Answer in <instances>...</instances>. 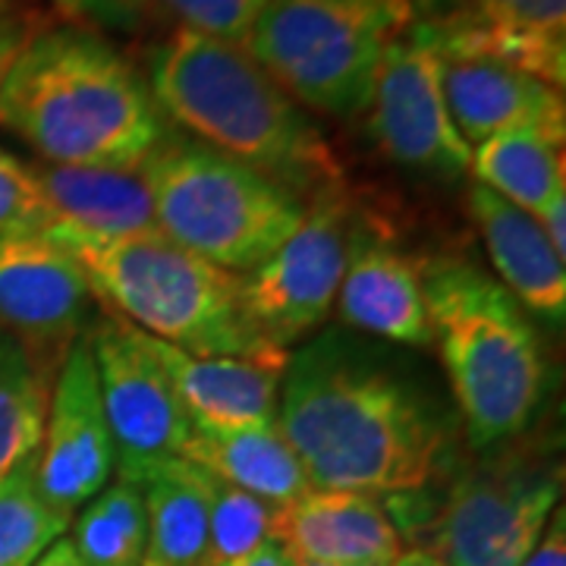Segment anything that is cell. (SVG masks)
I'll return each mask as SVG.
<instances>
[{"label": "cell", "instance_id": "obj_15", "mask_svg": "<svg viewBox=\"0 0 566 566\" xmlns=\"http://www.w3.org/2000/svg\"><path fill=\"white\" fill-rule=\"evenodd\" d=\"M271 538L315 566H390L403 554L400 528L375 494L308 488L274 506Z\"/></svg>", "mask_w": 566, "mask_h": 566}, {"label": "cell", "instance_id": "obj_4", "mask_svg": "<svg viewBox=\"0 0 566 566\" xmlns=\"http://www.w3.org/2000/svg\"><path fill=\"white\" fill-rule=\"evenodd\" d=\"M92 283L98 303L136 331L196 356H268L274 346L252 322L243 274H230L164 233L98 237L66 223L44 230Z\"/></svg>", "mask_w": 566, "mask_h": 566}, {"label": "cell", "instance_id": "obj_9", "mask_svg": "<svg viewBox=\"0 0 566 566\" xmlns=\"http://www.w3.org/2000/svg\"><path fill=\"white\" fill-rule=\"evenodd\" d=\"M353 208L344 186L322 189L305 202L296 233L252 274H243V296L264 337L290 349L331 315L353 249Z\"/></svg>", "mask_w": 566, "mask_h": 566}, {"label": "cell", "instance_id": "obj_22", "mask_svg": "<svg viewBox=\"0 0 566 566\" xmlns=\"http://www.w3.org/2000/svg\"><path fill=\"white\" fill-rule=\"evenodd\" d=\"M136 482L145 501L142 566H211L208 504L196 465L174 457Z\"/></svg>", "mask_w": 566, "mask_h": 566}, {"label": "cell", "instance_id": "obj_3", "mask_svg": "<svg viewBox=\"0 0 566 566\" xmlns=\"http://www.w3.org/2000/svg\"><path fill=\"white\" fill-rule=\"evenodd\" d=\"M151 95L164 120L196 142L312 199L340 186V164L305 107L243 48L177 29L151 54Z\"/></svg>", "mask_w": 566, "mask_h": 566}, {"label": "cell", "instance_id": "obj_37", "mask_svg": "<svg viewBox=\"0 0 566 566\" xmlns=\"http://www.w3.org/2000/svg\"><path fill=\"white\" fill-rule=\"evenodd\" d=\"M390 566H447V564H441L434 554H428V551H422V547H412V551H403V554H400V557H397Z\"/></svg>", "mask_w": 566, "mask_h": 566}, {"label": "cell", "instance_id": "obj_32", "mask_svg": "<svg viewBox=\"0 0 566 566\" xmlns=\"http://www.w3.org/2000/svg\"><path fill=\"white\" fill-rule=\"evenodd\" d=\"M520 566H566V516L560 506L554 510L538 545L528 551V557Z\"/></svg>", "mask_w": 566, "mask_h": 566}, {"label": "cell", "instance_id": "obj_35", "mask_svg": "<svg viewBox=\"0 0 566 566\" xmlns=\"http://www.w3.org/2000/svg\"><path fill=\"white\" fill-rule=\"evenodd\" d=\"M35 566H82V560L80 554L73 551V545H70V538L63 535L61 542H54V545L41 554Z\"/></svg>", "mask_w": 566, "mask_h": 566}, {"label": "cell", "instance_id": "obj_26", "mask_svg": "<svg viewBox=\"0 0 566 566\" xmlns=\"http://www.w3.org/2000/svg\"><path fill=\"white\" fill-rule=\"evenodd\" d=\"M70 523L41 491L35 450L0 482V566H35L70 532Z\"/></svg>", "mask_w": 566, "mask_h": 566}, {"label": "cell", "instance_id": "obj_11", "mask_svg": "<svg viewBox=\"0 0 566 566\" xmlns=\"http://www.w3.org/2000/svg\"><path fill=\"white\" fill-rule=\"evenodd\" d=\"M441 76L444 54L428 25L416 22L387 48L365 117L371 139L390 161L457 177L469 174L472 148L450 120Z\"/></svg>", "mask_w": 566, "mask_h": 566}, {"label": "cell", "instance_id": "obj_38", "mask_svg": "<svg viewBox=\"0 0 566 566\" xmlns=\"http://www.w3.org/2000/svg\"><path fill=\"white\" fill-rule=\"evenodd\" d=\"M296 566H315V564H300V560H296Z\"/></svg>", "mask_w": 566, "mask_h": 566}, {"label": "cell", "instance_id": "obj_36", "mask_svg": "<svg viewBox=\"0 0 566 566\" xmlns=\"http://www.w3.org/2000/svg\"><path fill=\"white\" fill-rule=\"evenodd\" d=\"M465 0H412V7H416V13L422 10L428 20H441L447 13H453L457 7H463Z\"/></svg>", "mask_w": 566, "mask_h": 566}, {"label": "cell", "instance_id": "obj_33", "mask_svg": "<svg viewBox=\"0 0 566 566\" xmlns=\"http://www.w3.org/2000/svg\"><path fill=\"white\" fill-rule=\"evenodd\" d=\"M221 566H296V560L290 557V551L274 542V538H264L262 545H255L252 551H245L243 557H233Z\"/></svg>", "mask_w": 566, "mask_h": 566}, {"label": "cell", "instance_id": "obj_10", "mask_svg": "<svg viewBox=\"0 0 566 566\" xmlns=\"http://www.w3.org/2000/svg\"><path fill=\"white\" fill-rule=\"evenodd\" d=\"M92 363L117 450V475L136 482L148 469L180 457L189 412L180 403L148 337L117 315H98L88 327Z\"/></svg>", "mask_w": 566, "mask_h": 566}, {"label": "cell", "instance_id": "obj_14", "mask_svg": "<svg viewBox=\"0 0 566 566\" xmlns=\"http://www.w3.org/2000/svg\"><path fill=\"white\" fill-rule=\"evenodd\" d=\"M444 61H491L564 92L566 0H465L422 20Z\"/></svg>", "mask_w": 566, "mask_h": 566}, {"label": "cell", "instance_id": "obj_19", "mask_svg": "<svg viewBox=\"0 0 566 566\" xmlns=\"http://www.w3.org/2000/svg\"><path fill=\"white\" fill-rule=\"evenodd\" d=\"M334 308L356 331L400 346H431L422 271L385 243H356Z\"/></svg>", "mask_w": 566, "mask_h": 566}, {"label": "cell", "instance_id": "obj_24", "mask_svg": "<svg viewBox=\"0 0 566 566\" xmlns=\"http://www.w3.org/2000/svg\"><path fill=\"white\" fill-rule=\"evenodd\" d=\"M51 385V365L0 331V482L39 450Z\"/></svg>", "mask_w": 566, "mask_h": 566}, {"label": "cell", "instance_id": "obj_1", "mask_svg": "<svg viewBox=\"0 0 566 566\" xmlns=\"http://www.w3.org/2000/svg\"><path fill=\"white\" fill-rule=\"evenodd\" d=\"M277 428L312 488L416 494L441 469L447 424L424 390L346 334L286 359Z\"/></svg>", "mask_w": 566, "mask_h": 566}, {"label": "cell", "instance_id": "obj_34", "mask_svg": "<svg viewBox=\"0 0 566 566\" xmlns=\"http://www.w3.org/2000/svg\"><path fill=\"white\" fill-rule=\"evenodd\" d=\"M538 223H542L545 237L551 240V245H554V252H557L560 259H566V199L551 205L545 214L538 218Z\"/></svg>", "mask_w": 566, "mask_h": 566}, {"label": "cell", "instance_id": "obj_21", "mask_svg": "<svg viewBox=\"0 0 566 566\" xmlns=\"http://www.w3.org/2000/svg\"><path fill=\"white\" fill-rule=\"evenodd\" d=\"M41 196L54 211V223H66L98 237L158 233L151 192L142 170L104 167H32Z\"/></svg>", "mask_w": 566, "mask_h": 566}, {"label": "cell", "instance_id": "obj_12", "mask_svg": "<svg viewBox=\"0 0 566 566\" xmlns=\"http://www.w3.org/2000/svg\"><path fill=\"white\" fill-rule=\"evenodd\" d=\"M117 475L88 331L63 353L39 444V485L63 516H76Z\"/></svg>", "mask_w": 566, "mask_h": 566}, {"label": "cell", "instance_id": "obj_17", "mask_svg": "<svg viewBox=\"0 0 566 566\" xmlns=\"http://www.w3.org/2000/svg\"><path fill=\"white\" fill-rule=\"evenodd\" d=\"M148 337V334H145ZM189 419L214 424H274L290 353L196 356L148 337Z\"/></svg>", "mask_w": 566, "mask_h": 566}, {"label": "cell", "instance_id": "obj_31", "mask_svg": "<svg viewBox=\"0 0 566 566\" xmlns=\"http://www.w3.org/2000/svg\"><path fill=\"white\" fill-rule=\"evenodd\" d=\"M70 20L104 22V25H129L136 20L139 0H51Z\"/></svg>", "mask_w": 566, "mask_h": 566}, {"label": "cell", "instance_id": "obj_23", "mask_svg": "<svg viewBox=\"0 0 566 566\" xmlns=\"http://www.w3.org/2000/svg\"><path fill=\"white\" fill-rule=\"evenodd\" d=\"M469 174L501 199L542 218L551 205L566 199L564 139L538 129L494 136L472 148Z\"/></svg>", "mask_w": 566, "mask_h": 566}, {"label": "cell", "instance_id": "obj_2", "mask_svg": "<svg viewBox=\"0 0 566 566\" xmlns=\"http://www.w3.org/2000/svg\"><path fill=\"white\" fill-rule=\"evenodd\" d=\"M0 126L57 167L142 170L167 139L148 80L76 22L22 48L0 88Z\"/></svg>", "mask_w": 566, "mask_h": 566}, {"label": "cell", "instance_id": "obj_27", "mask_svg": "<svg viewBox=\"0 0 566 566\" xmlns=\"http://www.w3.org/2000/svg\"><path fill=\"white\" fill-rule=\"evenodd\" d=\"M196 465V463H192ZM205 504H208V532H211V566H221L233 557L271 538V513L274 506L243 488L230 485L218 475L196 465Z\"/></svg>", "mask_w": 566, "mask_h": 566}, {"label": "cell", "instance_id": "obj_13", "mask_svg": "<svg viewBox=\"0 0 566 566\" xmlns=\"http://www.w3.org/2000/svg\"><path fill=\"white\" fill-rule=\"evenodd\" d=\"M98 296L82 264L44 233L0 237V331L35 356L63 353L85 334Z\"/></svg>", "mask_w": 566, "mask_h": 566}, {"label": "cell", "instance_id": "obj_7", "mask_svg": "<svg viewBox=\"0 0 566 566\" xmlns=\"http://www.w3.org/2000/svg\"><path fill=\"white\" fill-rule=\"evenodd\" d=\"M416 17L412 0H268L243 51L300 107L356 117L387 48Z\"/></svg>", "mask_w": 566, "mask_h": 566}, {"label": "cell", "instance_id": "obj_6", "mask_svg": "<svg viewBox=\"0 0 566 566\" xmlns=\"http://www.w3.org/2000/svg\"><path fill=\"white\" fill-rule=\"evenodd\" d=\"M170 243L230 274H252L305 218V199L196 139H164L142 167Z\"/></svg>", "mask_w": 566, "mask_h": 566}, {"label": "cell", "instance_id": "obj_18", "mask_svg": "<svg viewBox=\"0 0 566 566\" xmlns=\"http://www.w3.org/2000/svg\"><path fill=\"white\" fill-rule=\"evenodd\" d=\"M469 214L485 240L488 259L506 293L547 322L566 315V259L554 252L535 214L506 202L482 182L469 189Z\"/></svg>", "mask_w": 566, "mask_h": 566}, {"label": "cell", "instance_id": "obj_16", "mask_svg": "<svg viewBox=\"0 0 566 566\" xmlns=\"http://www.w3.org/2000/svg\"><path fill=\"white\" fill-rule=\"evenodd\" d=\"M441 82L450 120L469 148L516 129L566 139L564 92L528 73L491 61H444Z\"/></svg>", "mask_w": 566, "mask_h": 566}, {"label": "cell", "instance_id": "obj_20", "mask_svg": "<svg viewBox=\"0 0 566 566\" xmlns=\"http://www.w3.org/2000/svg\"><path fill=\"white\" fill-rule=\"evenodd\" d=\"M180 457L271 506L290 504L312 488L277 422L214 424L189 419Z\"/></svg>", "mask_w": 566, "mask_h": 566}, {"label": "cell", "instance_id": "obj_29", "mask_svg": "<svg viewBox=\"0 0 566 566\" xmlns=\"http://www.w3.org/2000/svg\"><path fill=\"white\" fill-rule=\"evenodd\" d=\"M54 211L41 196L35 170L0 148V237L44 233Z\"/></svg>", "mask_w": 566, "mask_h": 566}, {"label": "cell", "instance_id": "obj_28", "mask_svg": "<svg viewBox=\"0 0 566 566\" xmlns=\"http://www.w3.org/2000/svg\"><path fill=\"white\" fill-rule=\"evenodd\" d=\"M180 29L243 48L268 0H151Z\"/></svg>", "mask_w": 566, "mask_h": 566}, {"label": "cell", "instance_id": "obj_25", "mask_svg": "<svg viewBox=\"0 0 566 566\" xmlns=\"http://www.w3.org/2000/svg\"><path fill=\"white\" fill-rule=\"evenodd\" d=\"M70 545L82 566H142L145 501L139 482L111 479L70 523Z\"/></svg>", "mask_w": 566, "mask_h": 566}, {"label": "cell", "instance_id": "obj_8", "mask_svg": "<svg viewBox=\"0 0 566 566\" xmlns=\"http://www.w3.org/2000/svg\"><path fill=\"white\" fill-rule=\"evenodd\" d=\"M560 460L497 457L447 488L424 547L447 566H520L560 501Z\"/></svg>", "mask_w": 566, "mask_h": 566}, {"label": "cell", "instance_id": "obj_5", "mask_svg": "<svg viewBox=\"0 0 566 566\" xmlns=\"http://www.w3.org/2000/svg\"><path fill=\"white\" fill-rule=\"evenodd\" d=\"M431 344H438L469 444L475 450L523 434L545 394V349L497 277L469 262L422 271Z\"/></svg>", "mask_w": 566, "mask_h": 566}, {"label": "cell", "instance_id": "obj_30", "mask_svg": "<svg viewBox=\"0 0 566 566\" xmlns=\"http://www.w3.org/2000/svg\"><path fill=\"white\" fill-rule=\"evenodd\" d=\"M39 29V20H35L32 13L13 10V7L0 3V88H3V82H7L10 66H13L17 57L22 54V48L35 39Z\"/></svg>", "mask_w": 566, "mask_h": 566}]
</instances>
